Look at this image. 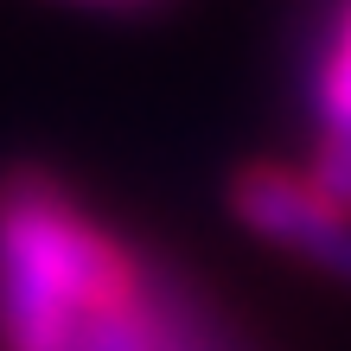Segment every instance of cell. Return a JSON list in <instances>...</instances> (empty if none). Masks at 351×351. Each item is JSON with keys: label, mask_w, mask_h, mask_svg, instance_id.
<instances>
[{"label": "cell", "mask_w": 351, "mask_h": 351, "mask_svg": "<svg viewBox=\"0 0 351 351\" xmlns=\"http://www.w3.org/2000/svg\"><path fill=\"white\" fill-rule=\"evenodd\" d=\"M141 262L58 179L13 167L0 179V345L77 351L84 326L128 287Z\"/></svg>", "instance_id": "1"}, {"label": "cell", "mask_w": 351, "mask_h": 351, "mask_svg": "<svg viewBox=\"0 0 351 351\" xmlns=\"http://www.w3.org/2000/svg\"><path fill=\"white\" fill-rule=\"evenodd\" d=\"M230 211L268 250L300 256L306 268H319V275L351 287V204L332 198L313 173L256 160V167H243L230 179Z\"/></svg>", "instance_id": "2"}, {"label": "cell", "mask_w": 351, "mask_h": 351, "mask_svg": "<svg viewBox=\"0 0 351 351\" xmlns=\"http://www.w3.org/2000/svg\"><path fill=\"white\" fill-rule=\"evenodd\" d=\"M313 179L351 204V0H339L332 26H326L313 77Z\"/></svg>", "instance_id": "3"}, {"label": "cell", "mask_w": 351, "mask_h": 351, "mask_svg": "<svg viewBox=\"0 0 351 351\" xmlns=\"http://www.w3.org/2000/svg\"><path fill=\"white\" fill-rule=\"evenodd\" d=\"M77 351H204V326L185 300H167L160 287H128L84 326Z\"/></svg>", "instance_id": "4"}, {"label": "cell", "mask_w": 351, "mask_h": 351, "mask_svg": "<svg viewBox=\"0 0 351 351\" xmlns=\"http://www.w3.org/2000/svg\"><path fill=\"white\" fill-rule=\"evenodd\" d=\"M96 7H147V0H96Z\"/></svg>", "instance_id": "5"}, {"label": "cell", "mask_w": 351, "mask_h": 351, "mask_svg": "<svg viewBox=\"0 0 351 351\" xmlns=\"http://www.w3.org/2000/svg\"><path fill=\"white\" fill-rule=\"evenodd\" d=\"M204 351H211V345H204Z\"/></svg>", "instance_id": "6"}]
</instances>
